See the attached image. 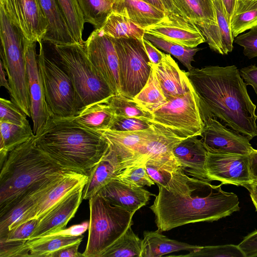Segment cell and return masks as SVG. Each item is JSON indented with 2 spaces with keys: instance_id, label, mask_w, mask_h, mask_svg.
<instances>
[{
  "instance_id": "59",
  "label": "cell",
  "mask_w": 257,
  "mask_h": 257,
  "mask_svg": "<svg viewBox=\"0 0 257 257\" xmlns=\"http://www.w3.org/2000/svg\"><path fill=\"white\" fill-rule=\"evenodd\" d=\"M147 3H149L155 7L165 12H167L161 0H142Z\"/></svg>"
},
{
  "instance_id": "27",
  "label": "cell",
  "mask_w": 257,
  "mask_h": 257,
  "mask_svg": "<svg viewBox=\"0 0 257 257\" xmlns=\"http://www.w3.org/2000/svg\"><path fill=\"white\" fill-rule=\"evenodd\" d=\"M48 27L43 40L55 45L76 43L57 0H39Z\"/></svg>"
},
{
  "instance_id": "54",
  "label": "cell",
  "mask_w": 257,
  "mask_h": 257,
  "mask_svg": "<svg viewBox=\"0 0 257 257\" xmlns=\"http://www.w3.org/2000/svg\"><path fill=\"white\" fill-rule=\"evenodd\" d=\"M250 174L252 182L257 184V150L253 149L249 155Z\"/></svg>"
},
{
  "instance_id": "55",
  "label": "cell",
  "mask_w": 257,
  "mask_h": 257,
  "mask_svg": "<svg viewBox=\"0 0 257 257\" xmlns=\"http://www.w3.org/2000/svg\"><path fill=\"white\" fill-rule=\"evenodd\" d=\"M237 1L238 0H221L230 25L231 18L236 8Z\"/></svg>"
},
{
  "instance_id": "16",
  "label": "cell",
  "mask_w": 257,
  "mask_h": 257,
  "mask_svg": "<svg viewBox=\"0 0 257 257\" xmlns=\"http://www.w3.org/2000/svg\"><path fill=\"white\" fill-rule=\"evenodd\" d=\"M203 119L204 126L200 136L208 152L248 156L253 149L246 136L226 128L214 117Z\"/></svg>"
},
{
  "instance_id": "11",
  "label": "cell",
  "mask_w": 257,
  "mask_h": 257,
  "mask_svg": "<svg viewBox=\"0 0 257 257\" xmlns=\"http://www.w3.org/2000/svg\"><path fill=\"white\" fill-rule=\"evenodd\" d=\"M160 131L152 123L148 128L136 131L117 132L109 130L100 132L116 152L124 169L146 163L151 157L152 142Z\"/></svg>"
},
{
  "instance_id": "38",
  "label": "cell",
  "mask_w": 257,
  "mask_h": 257,
  "mask_svg": "<svg viewBox=\"0 0 257 257\" xmlns=\"http://www.w3.org/2000/svg\"><path fill=\"white\" fill-rule=\"evenodd\" d=\"M144 38L151 42L157 48L173 55L187 68L188 71L193 68L191 63L194 61V56L200 49L189 48L146 33Z\"/></svg>"
},
{
  "instance_id": "46",
  "label": "cell",
  "mask_w": 257,
  "mask_h": 257,
  "mask_svg": "<svg viewBox=\"0 0 257 257\" xmlns=\"http://www.w3.org/2000/svg\"><path fill=\"white\" fill-rule=\"evenodd\" d=\"M152 123L137 117H124L116 116L109 130L117 132H130L143 130L149 128Z\"/></svg>"
},
{
  "instance_id": "56",
  "label": "cell",
  "mask_w": 257,
  "mask_h": 257,
  "mask_svg": "<svg viewBox=\"0 0 257 257\" xmlns=\"http://www.w3.org/2000/svg\"><path fill=\"white\" fill-rule=\"evenodd\" d=\"M249 193L251 201L257 211V184L252 183L245 187Z\"/></svg>"
},
{
  "instance_id": "44",
  "label": "cell",
  "mask_w": 257,
  "mask_h": 257,
  "mask_svg": "<svg viewBox=\"0 0 257 257\" xmlns=\"http://www.w3.org/2000/svg\"><path fill=\"white\" fill-rule=\"evenodd\" d=\"M26 116L12 101L0 98V121L25 125L29 123Z\"/></svg>"
},
{
  "instance_id": "25",
  "label": "cell",
  "mask_w": 257,
  "mask_h": 257,
  "mask_svg": "<svg viewBox=\"0 0 257 257\" xmlns=\"http://www.w3.org/2000/svg\"><path fill=\"white\" fill-rule=\"evenodd\" d=\"M124 170L116 152L110 145L106 153L94 166L87 174V181L82 194V199L89 200Z\"/></svg>"
},
{
  "instance_id": "43",
  "label": "cell",
  "mask_w": 257,
  "mask_h": 257,
  "mask_svg": "<svg viewBox=\"0 0 257 257\" xmlns=\"http://www.w3.org/2000/svg\"><path fill=\"white\" fill-rule=\"evenodd\" d=\"M217 23L218 25L224 55H227L233 50V37L230 23L227 19L221 0H212Z\"/></svg>"
},
{
  "instance_id": "52",
  "label": "cell",
  "mask_w": 257,
  "mask_h": 257,
  "mask_svg": "<svg viewBox=\"0 0 257 257\" xmlns=\"http://www.w3.org/2000/svg\"><path fill=\"white\" fill-rule=\"evenodd\" d=\"M143 44L151 62L154 65L159 64L162 60L165 53L161 52L151 42L144 38Z\"/></svg>"
},
{
  "instance_id": "20",
  "label": "cell",
  "mask_w": 257,
  "mask_h": 257,
  "mask_svg": "<svg viewBox=\"0 0 257 257\" xmlns=\"http://www.w3.org/2000/svg\"><path fill=\"white\" fill-rule=\"evenodd\" d=\"M84 186L82 185L71 192L38 220V223L29 239L65 228L80 205Z\"/></svg>"
},
{
  "instance_id": "30",
  "label": "cell",
  "mask_w": 257,
  "mask_h": 257,
  "mask_svg": "<svg viewBox=\"0 0 257 257\" xmlns=\"http://www.w3.org/2000/svg\"><path fill=\"white\" fill-rule=\"evenodd\" d=\"M97 30L100 34L113 38H135L141 41H143L145 34L143 29L135 25L124 16L113 11Z\"/></svg>"
},
{
  "instance_id": "31",
  "label": "cell",
  "mask_w": 257,
  "mask_h": 257,
  "mask_svg": "<svg viewBox=\"0 0 257 257\" xmlns=\"http://www.w3.org/2000/svg\"><path fill=\"white\" fill-rule=\"evenodd\" d=\"M178 14L194 24L217 23L212 0H172Z\"/></svg>"
},
{
  "instance_id": "58",
  "label": "cell",
  "mask_w": 257,
  "mask_h": 257,
  "mask_svg": "<svg viewBox=\"0 0 257 257\" xmlns=\"http://www.w3.org/2000/svg\"><path fill=\"white\" fill-rule=\"evenodd\" d=\"M168 13L178 14L172 0H161Z\"/></svg>"
},
{
  "instance_id": "14",
  "label": "cell",
  "mask_w": 257,
  "mask_h": 257,
  "mask_svg": "<svg viewBox=\"0 0 257 257\" xmlns=\"http://www.w3.org/2000/svg\"><path fill=\"white\" fill-rule=\"evenodd\" d=\"M0 7L26 39L38 44L43 41L48 24L39 0H0Z\"/></svg>"
},
{
  "instance_id": "39",
  "label": "cell",
  "mask_w": 257,
  "mask_h": 257,
  "mask_svg": "<svg viewBox=\"0 0 257 257\" xmlns=\"http://www.w3.org/2000/svg\"><path fill=\"white\" fill-rule=\"evenodd\" d=\"M68 28L76 43L83 44L85 21L76 0H57Z\"/></svg>"
},
{
  "instance_id": "48",
  "label": "cell",
  "mask_w": 257,
  "mask_h": 257,
  "mask_svg": "<svg viewBox=\"0 0 257 257\" xmlns=\"http://www.w3.org/2000/svg\"><path fill=\"white\" fill-rule=\"evenodd\" d=\"M234 40L243 48V53L249 59L257 57V27L237 36Z\"/></svg>"
},
{
  "instance_id": "17",
  "label": "cell",
  "mask_w": 257,
  "mask_h": 257,
  "mask_svg": "<svg viewBox=\"0 0 257 257\" xmlns=\"http://www.w3.org/2000/svg\"><path fill=\"white\" fill-rule=\"evenodd\" d=\"M206 169L208 180L222 184L245 187L252 183L249 165V155L215 154L208 152Z\"/></svg>"
},
{
  "instance_id": "40",
  "label": "cell",
  "mask_w": 257,
  "mask_h": 257,
  "mask_svg": "<svg viewBox=\"0 0 257 257\" xmlns=\"http://www.w3.org/2000/svg\"><path fill=\"white\" fill-rule=\"evenodd\" d=\"M116 116L137 117L148 121L153 118L152 113L141 108L133 99L121 94H113L106 99Z\"/></svg>"
},
{
  "instance_id": "13",
  "label": "cell",
  "mask_w": 257,
  "mask_h": 257,
  "mask_svg": "<svg viewBox=\"0 0 257 257\" xmlns=\"http://www.w3.org/2000/svg\"><path fill=\"white\" fill-rule=\"evenodd\" d=\"M36 43V42L25 39L24 52L28 78L31 117L34 135L41 131L53 116L46 100L38 63Z\"/></svg>"
},
{
  "instance_id": "19",
  "label": "cell",
  "mask_w": 257,
  "mask_h": 257,
  "mask_svg": "<svg viewBox=\"0 0 257 257\" xmlns=\"http://www.w3.org/2000/svg\"><path fill=\"white\" fill-rule=\"evenodd\" d=\"M87 178V175L67 171L56 185L38 201L14 228L32 219L42 218L65 197L80 186L85 185Z\"/></svg>"
},
{
  "instance_id": "7",
  "label": "cell",
  "mask_w": 257,
  "mask_h": 257,
  "mask_svg": "<svg viewBox=\"0 0 257 257\" xmlns=\"http://www.w3.org/2000/svg\"><path fill=\"white\" fill-rule=\"evenodd\" d=\"M90 220L83 257H100L131 226L134 215L97 193L89 199Z\"/></svg>"
},
{
  "instance_id": "2",
  "label": "cell",
  "mask_w": 257,
  "mask_h": 257,
  "mask_svg": "<svg viewBox=\"0 0 257 257\" xmlns=\"http://www.w3.org/2000/svg\"><path fill=\"white\" fill-rule=\"evenodd\" d=\"M34 140L63 170L87 175L110 146L101 132L79 125L71 117L52 116Z\"/></svg>"
},
{
  "instance_id": "18",
  "label": "cell",
  "mask_w": 257,
  "mask_h": 257,
  "mask_svg": "<svg viewBox=\"0 0 257 257\" xmlns=\"http://www.w3.org/2000/svg\"><path fill=\"white\" fill-rule=\"evenodd\" d=\"M150 34L189 48H195L206 42L194 23L177 14L167 13L158 23L144 29Z\"/></svg>"
},
{
  "instance_id": "9",
  "label": "cell",
  "mask_w": 257,
  "mask_h": 257,
  "mask_svg": "<svg viewBox=\"0 0 257 257\" xmlns=\"http://www.w3.org/2000/svg\"><path fill=\"white\" fill-rule=\"evenodd\" d=\"M152 114L150 123L184 139L200 136L204 126L199 100L193 86L184 94L167 100Z\"/></svg>"
},
{
  "instance_id": "22",
  "label": "cell",
  "mask_w": 257,
  "mask_h": 257,
  "mask_svg": "<svg viewBox=\"0 0 257 257\" xmlns=\"http://www.w3.org/2000/svg\"><path fill=\"white\" fill-rule=\"evenodd\" d=\"M197 137L183 140L174 147L172 153L188 174L199 180L211 182L208 179L206 169L208 152L201 140Z\"/></svg>"
},
{
  "instance_id": "34",
  "label": "cell",
  "mask_w": 257,
  "mask_h": 257,
  "mask_svg": "<svg viewBox=\"0 0 257 257\" xmlns=\"http://www.w3.org/2000/svg\"><path fill=\"white\" fill-rule=\"evenodd\" d=\"M257 27V0H238L230 21L235 38L247 30Z\"/></svg>"
},
{
  "instance_id": "36",
  "label": "cell",
  "mask_w": 257,
  "mask_h": 257,
  "mask_svg": "<svg viewBox=\"0 0 257 257\" xmlns=\"http://www.w3.org/2000/svg\"><path fill=\"white\" fill-rule=\"evenodd\" d=\"M133 99L141 108L151 113L167 102L152 69L145 86Z\"/></svg>"
},
{
  "instance_id": "12",
  "label": "cell",
  "mask_w": 257,
  "mask_h": 257,
  "mask_svg": "<svg viewBox=\"0 0 257 257\" xmlns=\"http://www.w3.org/2000/svg\"><path fill=\"white\" fill-rule=\"evenodd\" d=\"M84 45L91 63L109 86L114 94H119L118 60L112 38L94 30Z\"/></svg>"
},
{
  "instance_id": "57",
  "label": "cell",
  "mask_w": 257,
  "mask_h": 257,
  "mask_svg": "<svg viewBox=\"0 0 257 257\" xmlns=\"http://www.w3.org/2000/svg\"><path fill=\"white\" fill-rule=\"evenodd\" d=\"M1 62L0 67H1V70H0V83L1 86H4L10 92L11 90L10 86L9 85V81L7 80V79L6 78V75L5 72L4 71V68L3 66V64L2 62Z\"/></svg>"
},
{
  "instance_id": "5",
  "label": "cell",
  "mask_w": 257,
  "mask_h": 257,
  "mask_svg": "<svg viewBox=\"0 0 257 257\" xmlns=\"http://www.w3.org/2000/svg\"><path fill=\"white\" fill-rule=\"evenodd\" d=\"M43 41L57 62L70 77L81 108L114 94L89 59L84 43L55 45Z\"/></svg>"
},
{
  "instance_id": "32",
  "label": "cell",
  "mask_w": 257,
  "mask_h": 257,
  "mask_svg": "<svg viewBox=\"0 0 257 257\" xmlns=\"http://www.w3.org/2000/svg\"><path fill=\"white\" fill-rule=\"evenodd\" d=\"M80 235H58L48 238H36L28 240L25 249L31 257H49L52 253L64 247L81 242Z\"/></svg>"
},
{
  "instance_id": "33",
  "label": "cell",
  "mask_w": 257,
  "mask_h": 257,
  "mask_svg": "<svg viewBox=\"0 0 257 257\" xmlns=\"http://www.w3.org/2000/svg\"><path fill=\"white\" fill-rule=\"evenodd\" d=\"M0 161L13 149L34 136L30 123L18 125L0 121Z\"/></svg>"
},
{
  "instance_id": "28",
  "label": "cell",
  "mask_w": 257,
  "mask_h": 257,
  "mask_svg": "<svg viewBox=\"0 0 257 257\" xmlns=\"http://www.w3.org/2000/svg\"><path fill=\"white\" fill-rule=\"evenodd\" d=\"M107 98L84 106L71 116L72 120L93 131L101 132L109 130L116 115L107 103Z\"/></svg>"
},
{
  "instance_id": "15",
  "label": "cell",
  "mask_w": 257,
  "mask_h": 257,
  "mask_svg": "<svg viewBox=\"0 0 257 257\" xmlns=\"http://www.w3.org/2000/svg\"><path fill=\"white\" fill-rule=\"evenodd\" d=\"M147 172L157 185L181 196L191 194L201 180L190 178L173 155L150 159L145 163Z\"/></svg>"
},
{
  "instance_id": "47",
  "label": "cell",
  "mask_w": 257,
  "mask_h": 257,
  "mask_svg": "<svg viewBox=\"0 0 257 257\" xmlns=\"http://www.w3.org/2000/svg\"><path fill=\"white\" fill-rule=\"evenodd\" d=\"M39 220L32 219L10 230L6 236L0 239L27 242L34 231Z\"/></svg>"
},
{
  "instance_id": "29",
  "label": "cell",
  "mask_w": 257,
  "mask_h": 257,
  "mask_svg": "<svg viewBox=\"0 0 257 257\" xmlns=\"http://www.w3.org/2000/svg\"><path fill=\"white\" fill-rule=\"evenodd\" d=\"M201 246L188 244L169 238L159 230L144 231L142 239L141 257H160L165 254L181 251L189 252Z\"/></svg>"
},
{
  "instance_id": "4",
  "label": "cell",
  "mask_w": 257,
  "mask_h": 257,
  "mask_svg": "<svg viewBox=\"0 0 257 257\" xmlns=\"http://www.w3.org/2000/svg\"><path fill=\"white\" fill-rule=\"evenodd\" d=\"M34 136L1 161L0 215L27 193L65 171L38 147Z\"/></svg>"
},
{
  "instance_id": "1",
  "label": "cell",
  "mask_w": 257,
  "mask_h": 257,
  "mask_svg": "<svg viewBox=\"0 0 257 257\" xmlns=\"http://www.w3.org/2000/svg\"><path fill=\"white\" fill-rule=\"evenodd\" d=\"M187 74L199 98L203 118H217L249 140L257 136L256 105L236 66L193 68Z\"/></svg>"
},
{
  "instance_id": "24",
  "label": "cell",
  "mask_w": 257,
  "mask_h": 257,
  "mask_svg": "<svg viewBox=\"0 0 257 257\" xmlns=\"http://www.w3.org/2000/svg\"><path fill=\"white\" fill-rule=\"evenodd\" d=\"M66 171L52 178L39 188L29 192L0 215V239L6 236L38 201L56 185Z\"/></svg>"
},
{
  "instance_id": "50",
  "label": "cell",
  "mask_w": 257,
  "mask_h": 257,
  "mask_svg": "<svg viewBox=\"0 0 257 257\" xmlns=\"http://www.w3.org/2000/svg\"><path fill=\"white\" fill-rule=\"evenodd\" d=\"M238 246L245 257L257 256V229L244 237Z\"/></svg>"
},
{
  "instance_id": "49",
  "label": "cell",
  "mask_w": 257,
  "mask_h": 257,
  "mask_svg": "<svg viewBox=\"0 0 257 257\" xmlns=\"http://www.w3.org/2000/svg\"><path fill=\"white\" fill-rule=\"evenodd\" d=\"M26 242L0 239V257L29 256L24 248Z\"/></svg>"
},
{
  "instance_id": "3",
  "label": "cell",
  "mask_w": 257,
  "mask_h": 257,
  "mask_svg": "<svg viewBox=\"0 0 257 257\" xmlns=\"http://www.w3.org/2000/svg\"><path fill=\"white\" fill-rule=\"evenodd\" d=\"M222 185L205 181L199 194L194 195V190L186 196L174 194L158 185V194L150 207L158 229L163 232L189 223L217 221L238 211L237 196L223 191Z\"/></svg>"
},
{
  "instance_id": "37",
  "label": "cell",
  "mask_w": 257,
  "mask_h": 257,
  "mask_svg": "<svg viewBox=\"0 0 257 257\" xmlns=\"http://www.w3.org/2000/svg\"><path fill=\"white\" fill-rule=\"evenodd\" d=\"M83 14L85 23L93 26L95 30L101 28L112 12L113 0H76Z\"/></svg>"
},
{
  "instance_id": "51",
  "label": "cell",
  "mask_w": 257,
  "mask_h": 257,
  "mask_svg": "<svg viewBox=\"0 0 257 257\" xmlns=\"http://www.w3.org/2000/svg\"><path fill=\"white\" fill-rule=\"evenodd\" d=\"M239 73L246 85H251L257 95V66L251 65L243 67Z\"/></svg>"
},
{
  "instance_id": "8",
  "label": "cell",
  "mask_w": 257,
  "mask_h": 257,
  "mask_svg": "<svg viewBox=\"0 0 257 257\" xmlns=\"http://www.w3.org/2000/svg\"><path fill=\"white\" fill-rule=\"evenodd\" d=\"M39 45L38 63L50 111L54 116H73L81 107L72 80L52 56L44 41Z\"/></svg>"
},
{
  "instance_id": "35",
  "label": "cell",
  "mask_w": 257,
  "mask_h": 257,
  "mask_svg": "<svg viewBox=\"0 0 257 257\" xmlns=\"http://www.w3.org/2000/svg\"><path fill=\"white\" fill-rule=\"evenodd\" d=\"M141 250L142 239L131 226L100 257H141Z\"/></svg>"
},
{
  "instance_id": "6",
  "label": "cell",
  "mask_w": 257,
  "mask_h": 257,
  "mask_svg": "<svg viewBox=\"0 0 257 257\" xmlns=\"http://www.w3.org/2000/svg\"><path fill=\"white\" fill-rule=\"evenodd\" d=\"M1 58L8 76L12 101L31 117L28 78L24 52L25 37L0 7Z\"/></svg>"
},
{
  "instance_id": "53",
  "label": "cell",
  "mask_w": 257,
  "mask_h": 257,
  "mask_svg": "<svg viewBox=\"0 0 257 257\" xmlns=\"http://www.w3.org/2000/svg\"><path fill=\"white\" fill-rule=\"evenodd\" d=\"M81 242L75 243L61 248L50 254L49 257H80L82 253L78 249Z\"/></svg>"
},
{
  "instance_id": "42",
  "label": "cell",
  "mask_w": 257,
  "mask_h": 257,
  "mask_svg": "<svg viewBox=\"0 0 257 257\" xmlns=\"http://www.w3.org/2000/svg\"><path fill=\"white\" fill-rule=\"evenodd\" d=\"M116 178L130 185L141 188L145 186L151 187L155 184L147 172L145 163L123 170Z\"/></svg>"
},
{
  "instance_id": "41",
  "label": "cell",
  "mask_w": 257,
  "mask_h": 257,
  "mask_svg": "<svg viewBox=\"0 0 257 257\" xmlns=\"http://www.w3.org/2000/svg\"><path fill=\"white\" fill-rule=\"evenodd\" d=\"M170 256L186 257H245L238 245L231 244L201 246L200 248L190 251L186 254Z\"/></svg>"
},
{
  "instance_id": "45",
  "label": "cell",
  "mask_w": 257,
  "mask_h": 257,
  "mask_svg": "<svg viewBox=\"0 0 257 257\" xmlns=\"http://www.w3.org/2000/svg\"><path fill=\"white\" fill-rule=\"evenodd\" d=\"M199 29L210 48L221 55H224L221 36L218 25L215 24L197 23L195 24Z\"/></svg>"
},
{
  "instance_id": "23",
  "label": "cell",
  "mask_w": 257,
  "mask_h": 257,
  "mask_svg": "<svg viewBox=\"0 0 257 257\" xmlns=\"http://www.w3.org/2000/svg\"><path fill=\"white\" fill-rule=\"evenodd\" d=\"M98 193L113 204L134 214L147 204L152 195L143 188L130 185L117 178L105 185Z\"/></svg>"
},
{
  "instance_id": "10",
  "label": "cell",
  "mask_w": 257,
  "mask_h": 257,
  "mask_svg": "<svg viewBox=\"0 0 257 257\" xmlns=\"http://www.w3.org/2000/svg\"><path fill=\"white\" fill-rule=\"evenodd\" d=\"M112 39L118 60L119 94L133 99L149 79L151 61L143 41L135 38Z\"/></svg>"
},
{
  "instance_id": "21",
  "label": "cell",
  "mask_w": 257,
  "mask_h": 257,
  "mask_svg": "<svg viewBox=\"0 0 257 257\" xmlns=\"http://www.w3.org/2000/svg\"><path fill=\"white\" fill-rule=\"evenodd\" d=\"M151 65L167 100L184 94L192 87L187 72L180 69L170 55L164 54L159 64L151 62Z\"/></svg>"
},
{
  "instance_id": "26",
  "label": "cell",
  "mask_w": 257,
  "mask_h": 257,
  "mask_svg": "<svg viewBox=\"0 0 257 257\" xmlns=\"http://www.w3.org/2000/svg\"><path fill=\"white\" fill-rule=\"evenodd\" d=\"M112 11L143 29L160 22L167 13L142 0H113Z\"/></svg>"
}]
</instances>
